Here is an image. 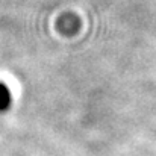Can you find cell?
Instances as JSON below:
<instances>
[{
  "label": "cell",
  "instance_id": "cell-1",
  "mask_svg": "<svg viewBox=\"0 0 156 156\" xmlns=\"http://www.w3.org/2000/svg\"><path fill=\"white\" fill-rule=\"evenodd\" d=\"M9 105H11V93L3 83H0V111L8 109Z\"/></svg>",
  "mask_w": 156,
  "mask_h": 156
}]
</instances>
